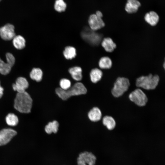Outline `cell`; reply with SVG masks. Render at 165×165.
Masks as SVG:
<instances>
[{"mask_svg":"<svg viewBox=\"0 0 165 165\" xmlns=\"http://www.w3.org/2000/svg\"><path fill=\"white\" fill-rule=\"evenodd\" d=\"M55 91L56 94L60 98L65 100L72 96L85 94L87 92V90L82 83L78 82L67 90L58 88L56 89Z\"/></svg>","mask_w":165,"mask_h":165,"instance_id":"2","label":"cell"},{"mask_svg":"<svg viewBox=\"0 0 165 165\" xmlns=\"http://www.w3.org/2000/svg\"><path fill=\"white\" fill-rule=\"evenodd\" d=\"M102 114L100 109L97 107L92 109L89 112L88 117L90 120L93 122L99 121L101 118Z\"/></svg>","mask_w":165,"mask_h":165,"instance_id":"15","label":"cell"},{"mask_svg":"<svg viewBox=\"0 0 165 165\" xmlns=\"http://www.w3.org/2000/svg\"><path fill=\"white\" fill-rule=\"evenodd\" d=\"M0 36L5 40L13 39L15 36L14 27L13 25L8 24L0 28Z\"/></svg>","mask_w":165,"mask_h":165,"instance_id":"9","label":"cell"},{"mask_svg":"<svg viewBox=\"0 0 165 165\" xmlns=\"http://www.w3.org/2000/svg\"><path fill=\"white\" fill-rule=\"evenodd\" d=\"M32 104V99L27 92L17 93L14 105L16 110L21 113H29L31 112Z\"/></svg>","mask_w":165,"mask_h":165,"instance_id":"1","label":"cell"},{"mask_svg":"<svg viewBox=\"0 0 165 165\" xmlns=\"http://www.w3.org/2000/svg\"><path fill=\"white\" fill-rule=\"evenodd\" d=\"M81 36L84 40L94 46L98 45L102 40V36L101 34L87 27L82 30Z\"/></svg>","mask_w":165,"mask_h":165,"instance_id":"4","label":"cell"},{"mask_svg":"<svg viewBox=\"0 0 165 165\" xmlns=\"http://www.w3.org/2000/svg\"><path fill=\"white\" fill-rule=\"evenodd\" d=\"M43 72L39 68H33L30 73V76L31 79L37 82L40 81L42 79Z\"/></svg>","mask_w":165,"mask_h":165,"instance_id":"19","label":"cell"},{"mask_svg":"<svg viewBox=\"0 0 165 165\" xmlns=\"http://www.w3.org/2000/svg\"><path fill=\"white\" fill-rule=\"evenodd\" d=\"M63 54L66 59H72L74 58L76 55V50L73 47L67 46L63 52Z\"/></svg>","mask_w":165,"mask_h":165,"instance_id":"23","label":"cell"},{"mask_svg":"<svg viewBox=\"0 0 165 165\" xmlns=\"http://www.w3.org/2000/svg\"><path fill=\"white\" fill-rule=\"evenodd\" d=\"M69 72L72 77L75 80L80 81L82 78V69L79 67H74L70 68Z\"/></svg>","mask_w":165,"mask_h":165,"instance_id":"17","label":"cell"},{"mask_svg":"<svg viewBox=\"0 0 165 165\" xmlns=\"http://www.w3.org/2000/svg\"><path fill=\"white\" fill-rule=\"evenodd\" d=\"M141 6V3L138 0H127L125 9L127 13H133L137 12Z\"/></svg>","mask_w":165,"mask_h":165,"instance_id":"12","label":"cell"},{"mask_svg":"<svg viewBox=\"0 0 165 165\" xmlns=\"http://www.w3.org/2000/svg\"><path fill=\"white\" fill-rule=\"evenodd\" d=\"M88 23L90 28L94 31L100 29L105 26L102 18L98 17L95 14H93L90 16Z\"/></svg>","mask_w":165,"mask_h":165,"instance_id":"10","label":"cell"},{"mask_svg":"<svg viewBox=\"0 0 165 165\" xmlns=\"http://www.w3.org/2000/svg\"><path fill=\"white\" fill-rule=\"evenodd\" d=\"M11 67L5 63L0 58V73L3 75L8 74L10 71Z\"/></svg>","mask_w":165,"mask_h":165,"instance_id":"26","label":"cell"},{"mask_svg":"<svg viewBox=\"0 0 165 165\" xmlns=\"http://www.w3.org/2000/svg\"><path fill=\"white\" fill-rule=\"evenodd\" d=\"M112 60L108 57H102L99 61V66L101 69H109L112 67Z\"/></svg>","mask_w":165,"mask_h":165,"instance_id":"21","label":"cell"},{"mask_svg":"<svg viewBox=\"0 0 165 165\" xmlns=\"http://www.w3.org/2000/svg\"><path fill=\"white\" fill-rule=\"evenodd\" d=\"M145 21L150 25L155 26L158 23L159 17L158 14L154 11H150L146 13L145 16Z\"/></svg>","mask_w":165,"mask_h":165,"instance_id":"13","label":"cell"},{"mask_svg":"<svg viewBox=\"0 0 165 165\" xmlns=\"http://www.w3.org/2000/svg\"><path fill=\"white\" fill-rule=\"evenodd\" d=\"M159 80L158 75H153L150 74L148 75L142 76L138 78L136 84L137 87L145 90H153L157 86Z\"/></svg>","mask_w":165,"mask_h":165,"instance_id":"3","label":"cell"},{"mask_svg":"<svg viewBox=\"0 0 165 165\" xmlns=\"http://www.w3.org/2000/svg\"><path fill=\"white\" fill-rule=\"evenodd\" d=\"M101 45L108 52H112L116 48V45L112 39L109 37L105 38L101 42Z\"/></svg>","mask_w":165,"mask_h":165,"instance_id":"14","label":"cell"},{"mask_svg":"<svg viewBox=\"0 0 165 165\" xmlns=\"http://www.w3.org/2000/svg\"><path fill=\"white\" fill-rule=\"evenodd\" d=\"M130 100L139 106H143L146 104L148 98L142 90L137 89L132 92L129 95Z\"/></svg>","mask_w":165,"mask_h":165,"instance_id":"6","label":"cell"},{"mask_svg":"<svg viewBox=\"0 0 165 165\" xmlns=\"http://www.w3.org/2000/svg\"><path fill=\"white\" fill-rule=\"evenodd\" d=\"M17 134L14 130L10 128L3 129L0 131V146L9 143Z\"/></svg>","mask_w":165,"mask_h":165,"instance_id":"8","label":"cell"},{"mask_svg":"<svg viewBox=\"0 0 165 165\" xmlns=\"http://www.w3.org/2000/svg\"><path fill=\"white\" fill-rule=\"evenodd\" d=\"M95 14L98 17L101 18H102L103 16L102 13L100 11H97Z\"/></svg>","mask_w":165,"mask_h":165,"instance_id":"29","label":"cell"},{"mask_svg":"<svg viewBox=\"0 0 165 165\" xmlns=\"http://www.w3.org/2000/svg\"><path fill=\"white\" fill-rule=\"evenodd\" d=\"M96 156L92 152L85 151L80 153L77 159L78 165H95Z\"/></svg>","mask_w":165,"mask_h":165,"instance_id":"7","label":"cell"},{"mask_svg":"<svg viewBox=\"0 0 165 165\" xmlns=\"http://www.w3.org/2000/svg\"><path fill=\"white\" fill-rule=\"evenodd\" d=\"M59 126V123L57 121L50 122L46 126L45 131L47 134H49L52 132L56 133L58 131Z\"/></svg>","mask_w":165,"mask_h":165,"instance_id":"20","label":"cell"},{"mask_svg":"<svg viewBox=\"0 0 165 165\" xmlns=\"http://www.w3.org/2000/svg\"><path fill=\"white\" fill-rule=\"evenodd\" d=\"M6 121L7 124L10 126H15L19 122L17 116L13 113H9L6 116Z\"/></svg>","mask_w":165,"mask_h":165,"instance_id":"24","label":"cell"},{"mask_svg":"<svg viewBox=\"0 0 165 165\" xmlns=\"http://www.w3.org/2000/svg\"><path fill=\"white\" fill-rule=\"evenodd\" d=\"M130 85V82L127 78L123 77L118 78L112 90V94L115 97L121 96L127 90Z\"/></svg>","mask_w":165,"mask_h":165,"instance_id":"5","label":"cell"},{"mask_svg":"<svg viewBox=\"0 0 165 165\" xmlns=\"http://www.w3.org/2000/svg\"><path fill=\"white\" fill-rule=\"evenodd\" d=\"M3 88L1 86L0 82V98H1L3 95Z\"/></svg>","mask_w":165,"mask_h":165,"instance_id":"30","label":"cell"},{"mask_svg":"<svg viewBox=\"0 0 165 165\" xmlns=\"http://www.w3.org/2000/svg\"><path fill=\"white\" fill-rule=\"evenodd\" d=\"M60 85L61 88L63 90H67L71 87V82L68 79H63L60 81Z\"/></svg>","mask_w":165,"mask_h":165,"instance_id":"27","label":"cell"},{"mask_svg":"<svg viewBox=\"0 0 165 165\" xmlns=\"http://www.w3.org/2000/svg\"><path fill=\"white\" fill-rule=\"evenodd\" d=\"M29 84L27 80L24 77H19L16 79L15 83L12 85L13 90L18 93H22L28 87Z\"/></svg>","mask_w":165,"mask_h":165,"instance_id":"11","label":"cell"},{"mask_svg":"<svg viewBox=\"0 0 165 165\" xmlns=\"http://www.w3.org/2000/svg\"><path fill=\"white\" fill-rule=\"evenodd\" d=\"M7 63L11 67L14 64L15 59L14 56L11 53H8L6 54Z\"/></svg>","mask_w":165,"mask_h":165,"instance_id":"28","label":"cell"},{"mask_svg":"<svg viewBox=\"0 0 165 165\" xmlns=\"http://www.w3.org/2000/svg\"><path fill=\"white\" fill-rule=\"evenodd\" d=\"M13 43L14 47L17 49H22L25 46V40L20 35L15 36L13 38Z\"/></svg>","mask_w":165,"mask_h":165,"instance_id":"16","label":"cell"},{"mask_svg":"<svg viewBox=\"0 0 165 165\" xmlns=\"http://www.w3.org/2000/svg\"><path fill=\"white\" fill-rule=\"evenodd\" d=\"M103 123L110 130L113 129L116 125L114 119L112 117L109 116H105L103 118Z\"/></svg>","mask_w":165,"mask_h":165,"instance_id":"22","label":"cell"},{"mask_svg":"<svg viewBox=\"0 0 165 165\" xmlns=\"http://www.w3.org/2000/svg\"><path fill=\"white\" fill-rule=\"evenodd\" d=\"M54 7L56 11L58 12H61L66 10L67 4L64 0H56Z\"/></svg>","mask_w":165,"mask_h":165,"instance_id":"25","label":"cell"},{"mask_svg":"<svg viewBox=\"0 0 165 165\" xmlns=\"http://www.w3.org/2000/svg\"><path fill=\"white\" fill-rule=\"evenodd\" d=\"M2 0H0V2L1 1H2Z\"/></svg>","mask_w":165,"mask_h":165,"instance_id":"31","label":"cell"},{"mask_svg":"<svg viewBox=\"0 0 165 165\" xmlns=\"http://www.w3.org/2000/svg\"><path fill=\"white\" fill-rule=\"evenodd\" d=\"M102 75V72L100 69L97 68L92 69L90 73L91 81L94 83L97 82L101 79Z\"/></svg>","mask_w":165,"mask_h":165,"instance_id":"18","label":"cell"}]
</instances>
